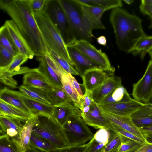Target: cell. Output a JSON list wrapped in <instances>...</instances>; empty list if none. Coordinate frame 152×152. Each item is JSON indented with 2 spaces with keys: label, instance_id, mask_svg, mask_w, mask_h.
Returning a JSON list of instances; mask_svg holds the SVG:
<instances>
[{
  "label": "cell",
  "instance_id": "1",
  "mask_svg": "<svg viewBox=\"0 0 152 152\" xmlns=\"http://www.w3.org/2000/svg\"><path fill=\"white\" fill-rule=\"evenodd\" d=\"M10 16L37 57L50 51L38 26L30 0H13L3 10Z\"/></svg>",
  "mask_w": 152,
  "mask_h": 152
},
{
  "label": "cell",
  "instance_id": "2",
  "mask_svg": "<svg viewBox=\"0 0 152 152\" xmlns=\"http://www.w3.org/2000/svg\"><path fill=\"white\" fill-rule=\"evenodd\" d=\"M109 20L118 48L126 53H130L139 40L145 34L142 26V20L121 7L112 9Z\"/></svg>",
  "mask_w": 152,
  "mask_h": 152
},
{
  "label": "cell",
  "instance_id": "3",
  "mask_svg": "<svg viewBox=\"0 0 152 152\" xmlns=\"http://www.w3.org/2000/svg\"><path fill=\"white\" fill-rule=\"evenodd\" d=\"M34 13L38 26L50 50L54 51L72 65L67 45L60 31L48 15L44 10Z\"/></svg>",
  "mask_w": 152,
  "mask_h": 152
},
{
  "label": "cell",
  "instance_id": "4",
  "mask_svg": "<svg viewBox=\"0 0 152 152\" xmlns=\"http://www.w3.org/2000/svg\"><path fill=\"white\" fill-rule=\"evenodd\" d=\"M32 132L45 139L57 148L68 146L64 128L51 116H38Z\"/></svg>",
  "mask_w": 152,
  "mask_h": 152
},
{
  "label": "cell",
  "instance_id": "5",
  "mask_svg": "<svg viewBox=\"0 0 152 152\" xmlns=\"http://www.w3.org/2000/svg\"><path fill=\"white\" fill-rule=\"evenodd\" d=\"M62 126L68 146L83 145L91 140L94 135L83 119L81 114L71 116Z\"/></svg>",
  "mask_w": 152,
  "mask_h": 152
},
{
  "label": "cell",
  "instance_id": "6",
  "mask_svg": "<svg viewBox=\"0 0 152 152\" xmlns=\"http://www.w3.org/2000/svg\"><path fill=\"white\" fill-rule=\"evenodd\" d=\"M44 10L60 31L66 45L77 40L58 0H48Z\"/></svg>",
  "mask_w": 152,
  "mask_h": 152
},
{
  "label": "cell",
  "instance_id": "7",
  "mask_svg": "<svg viewBox=\"0 0 152 152\" xmlns=\"http://www.w3.org/2000/svg\"><path fill=\"white\" fill-rule=\"evenodd\" d=\"M58 0L77 40L92 41L94 36L90 35L85 28L80 4L75 0Z\"/></svg>",
  "mask_w": 152,
  "mask_h": 152
},
{
  "label": "cell",
  "instance_id": "8",
  "mask_svg": "<svg viewBox=\"0 0 152 152\" xmlns=\"http://www.w3.org/2000/svg\"><path fill=\"white\" fill-rule=\"evenodd\" d=\"M67 45L75 48L103 69L108 70L113 69L107 55L97 49L90 42L84 39L78 40L71 45Z\"/></svg>",
  "mask_w": 152,
  "mask_h": 152
},
{
  "label": "cell",
  "instance_id": "9",
  "mask_svg": "<svg viewBox=\"0 0 152 152\" xmlns=\"http://www.w3.org/2000/svg\"><path fill=\"white\" fill-rule=\"evenodd\" d=\"M78 3L80 5L84 26L90 35L93 36L92 31L94 29H106L102 18L104 13L109 9Z\"/></svg>",
  "mask_w": 152,
  "mask_h": 152
},
{
  "label": "cell",
  "instance_id": "10",
  "mask_svg": "<svg viewBox=\"0 0 152 152\" xmlns=\"http://www.w3.org/2000/svg\"><path fill=\"white\" fill-rule=\"evenodd\" d=\"M132 94L137 101L150 103L152 97V60L149 61L142 77L133 85Z\"/></svg>",
  "mask_w": 152,
  "mask_h": 152
},
{
  "label": "cell",
  "instance_id": "11",
  "mask_svg": "<svg viewBox=\"0 0 152 152\" xmlns=\"http://www.w3.org/2000/svg\"><path fill=\"white\" fill-rule=\"evenodd\" d=\"M2 26L18 52L26 56L29 59H32L34 54L13 21L7 20Z\"/></svg>",
  "mask_w": 152,
  "mask_h": 152
},
{
  "label": "cell",
  "instance_id": "12",
  "mask_svg": "<svg viewBox=\"0 0 152 152\" xmlns=\"http://www.w3.org/2000/svg\"><path fill=\"white\" fill-rule=\"evenodd\" d=\"M114 71V69L108 70L100 68L89 69L81 77L83 82L82 86L85 90L92 92L113 75Z\"/></svg>",
  "mask_w": 152,
  "mask_h": 152
},
{
  "label": "cell",
  "instance_id": "13",
  "mask_svg": "<svg viewBox=\"0 0 152 152\" xmlns=\"http://www.w3.org/2000/svg\"><path fill=\"white\" fill-rule=\"evenodd\" d=\"M81 116L87 125L96 129L112 130V124L102 115L94 101L90 106L89 111L86 113L81 112Z\"/></svg>",
  "mask_w": 152,
  "mask_h": 152
},
{
  "label": "cell",
  "instance_id": "14",
  "mask_svg": "<svg viewBox=\"0 0 152 152\" xmlns=\"http://www.w3.org/2000/svg\"><path fill=\"white\" fill-rule=\"evenodd\" d=\"M37 115H32L24 124L18 138L12 139L14 142L19 152H42L31 146L30 141L33 127Z\"/></svg>",
  "mask_w": 152,
  "mask_h": 152
},
{
  "label": "cell",
  "instance_id": "15",
  "mask_svg": "<svg viewBox=\"0 0 152 152\" xmlns=\"http://www.w3.org/2000/svg\"><path fill=\"white\" fill-rule=\"evenodd\" d=\"M97 104L102 109L112 114L120 116H130L144 106L145 103L132 99L124 102Z\"/></svg>",
  "mask_w": 152,
  "mask_h": 152
},
{
  "label": "cell",
  "instance_id": "16",
  "mask_svg": "<svg viewBox=\"0 0 152 152\" xmlns=\"http://www.w3.org/2000/svg\"><path fill=\"white\" fill-rule=\"evenodd\" d=\"M67 47L72 65L81 77L89 69L93 68L103 69L75 48L69 45H67Z\"/></svg>",
  "mask_w": 152,
  "mask_h": 152
},
{
  "label": "cell",
  "instance_id": "17",
  "mask_svg": "<svg viewBox=\"0 0 152 152\" xmlns=\"http://www.w3.org/2000/svg\"><path fill=\"white\" fill-rule=\"evenodd\" d=\"M14 93L28 108L32 115L38 116H51L53 106L28 96L21 92L12 90Z\"/></svg>",
  "mask_w": 152,
  "mask_h": 152
},
{
  "label": "cell",
  "instance_id": "18",
  "mask_svg": "<svg viewBox=\"0 0 152 152\" xmlns=\"http://www.w3.org/2000/svg\"><path fill=\"white\" fill-rule=\"evenodd\" d=\"M98 107L102 115L111 123L146 141L140 129L133 122L130 116H122L114 115Z\"/></svg>",
  "mask_w": 152,
  "mask_h": 152
},
{
  "label": "cell",
  "instance_id": "19",
  "mask_svg": "<svg viewBox=\"0 0 152 152\" xmlns=\"http://www.w3.org/2000/svg\"><path fill=\"white\" fill-rule=\"evenodd\" d=\"M121 85V78L112 75L92 92L93 100L96 104H100L107 95Z\"/></svg>",
  "mask_w": 152,
  "mask_h": 152
},
{
  "label": "cell",
  "instance_id": "20",
  "mask_svg": "<svg viewBox=\"0 0 152 152\" xmlns=\"http://www.w3.org/2000/svg\"><path fill=\"white\" fill-rule=\"evenodd\" d=\"M37 58L39 66L34 68L35 71L42 75L54 88L62 89L61 78L48 64L44 56Z\"/></svg>",
  "mask_w": 152,
  "mask_h": 152
},
{
  "label": "cell",
  "instance_id": "21",
  "mask_svg": "<svg viewBox=\"0 0 152 152\" xmlns=\"http://www.w3.org/2000/svg\"><path fill=\"white\" fill-rule=\"evenodd\" d=\"M21 122L14 119L0 116V135L6 134L12 139H17L23 126Z\"/></svg>",
  "mask_w": 152,
  "mask_h": 152
},
{
  "label": "cell",
  "instance_id": "22",
  "mask_svg": "<svg viewBox=\"0 0 152 152\" xmlns=\"http://www.w3.org/2000/svg\"><path fill=\"white\" fill-rule=\"evenodd\" d=\"M23 85L46 91L54 88L42 75L35 71L34 68H30L29 72L25 74Z\"/></svg>",
  "mask_w": 152,
  "mask_h": 152
},
{
  "label": "cell",
  "instance_id": "23",
  "mask_svg": "<svg viewBox=\"0 0 152 152\" xmlns=\"http://www.w3.org/2000/svg\"><path fill=\"white\" fill-rule=\"evenodd\" d=\"M52 106L53 110L51 116L62 126L71 116L81 113V110L72 103Z\"/></svg>",
  "mask_w": 152,
  "mask_h": 152
},
{
  "label": "cell",
  "instance_id": "24",
  "mask_svg": "<svg viewBox=\"0 0 152 152\" xmlns=\"http://www.w3.org/2000/svg\"><path fill=\"white\" fill-rule=\"evenodd\" d=\"M31 115L0 99V116L14 119L25 123Z\"/></svg>",
  "mask_w": 152,
  "mask_h": 152
},
{
  "label": "cell",
  "instance_id": "25",
  "mask_svg": "<svg viewBox=\"0 0 152 152\" xmlns=\"http://www.w3.org/2000/svg\"><path fill=\"white\" fill-rule=\"evenodd\" d=\"M130 116L133 122L139 128L152 126V109L145 104Z\"/></svg>",
  "mask_w": 152,
  "mask_h": 152
},
{
  "label": "cell",
  "instance_id": "26",
  "mask_svg": "<svg viewBox=\"0 0 152 152\" xmlns=\"http://www.w3.org/2000/svg\"><path fill=\"white\" fill-rule=\"evenodd\" d=\"M61 79L62 85V89L72 100L74 106L82 111L84 99L79 95L75 90L69 75L66 73L62 75Z\"/></svg>",
  "mask_w": 152,
  "mask_h": 152
},
{
  "label": "cell",
  "instance_id": "27",
  "mask_svg": "<svg viewBox=\"0 0 152 152\" xmlns=\"http://www.w3.org/2000/svg\"><path fill=\"white\" fill-rule=\"evenodd\" d=\"M152 50V35L145 34L139 40L129 53L134 56H139L142 60Z\"/></svg>",
  "mask_w": 152,
  "mask_h": 152
},
{
  "label": "cell",
  "instance_id": "28",
  "mask_svg": "<svg viewBox=\"0 0 152 152\" xmlns=\"http://www.w3.org/2000/svg\"><path fill=\"white\" fill-rule=\"evenodd\" d=\"M132 99L126 89L122 85L107 95L99 104L124 102Z\"/></svg>",
  "mask_w": 152,
  "mask_h": 152
},
{
  "label": "cell",
  "instance_id": "29",
  "mask_svg": "<svg viewBox=\"0 0 152 152\" xmlns=\"http://www.w3.org/2000/svg\"><path fill=\"white\" fill-rule=\"evenodd\" d=\"M0 99L31 114L28 108L14 93L12 90L7 88L0 90Z\"/></svg>",
  "mask_w": 152,
  "mask_h": 152
},
{
  "label": "cell",
  "instance_id": "30",
  "mask_svg": "<svg viewBox=\"0 0 152 152\" xmlns=\"http://www.w3.org/2000/svg\"><path fill=\"white\" fill-rule=\"evenodd\" d=\"M47 94L52 106L73 103L72 100L62 89L54 88L47 91Z\"/></svg>",
  "mask_w": 152,
  "mask_h": 152
},
{
  "label": "cell",
  "instance_id": "31",
  "mask_svg": "<svg viewBox=\"0 0 152 152\" xmlns=\"http://www.w3.org/2000/svg\"><path fill=\"white\" fill-rule=\"evenodd\" d=\"M18 89L21 92L26 95L51 105V102L47 95V91L38 88L23 85L20 86Z\"/></svg>",
  "mask_w": 152,
  "mask_h": 152
},
{
  "label": "cell",
  "instance_id": "32",
  "mask_svg": "<svg viewBox=\"0 0 152 152\" xmlns=\"http://www.w3.org/2000/svg\"><path fill=\"white\" fill-rule=\"evenodd\" d=\"M30 145L32 147L43 152H48L57 148L47 140L32 132Z\"/></svg>",
  "mask_w": 152,
  "mask_h": 152
},
{
  "label": "cell",
  "instance_id": "33",
  "mask_svg": "<svg viewBox=\"0 0 152 152\" xmlns=\"http://www.w3.org/2000/svg\"><path fill=\"white\" fill-rule=\"evenodd\" d=\"M79 3L102 8H108L110 10L121 7L123 4L121 0H76Z\"/></svg>",
  "mask_w": 152,
  "mask_h": 152
},
{
  "label": "cell",
  "instance_id": "34",
  "mask_svg": "<svg viewBox=\"0 0 152 152\" xmlns=\"http://www.w3.org/2000/svg\"><path fill=\"white\" fill-rule=\"evenodd\" d=\"M47 54L67 73L80 75L78 72L68 61L54 51L51 50Z\"/></svg>",
  "mask_w": 152,
  "mask_h": 152
},
{
  "label": "cell",
  "instance_id": "35",
  "mask_svg": "<svg viewBox=\"0 0 152 152\" xmlns=\"http://www.w3.org/2000/svg\"><path fill=\"white\" fill-rule=\"evenodd\" d=\"M28 59L26 56L19 53L14 56L12 61L8 66L0 68V71L9 72L13 76L17 74V72L20 69V66Z\"/></svg>",
  "mask_w": 152,
  "mask_h": 152
},
{
  "label": "cell",
  "instance_id": "36",
  "mask_svg": "<svg viewBox=\"0 0 152 152\" xmlns=\"http://www.w3.org/2000/svg\"><path fill=\"white\" fill-rule=\"evenodd\" d=\"M119 135L121 139V143L116 152H134L142 144Z\"/></svg>",
  "mask_w": 152,
  "mask_h": 152
},
{
  "label": "cell",
  "instance_id": "37",
  "mask_svg": "<svg viewBox=\"0 0 152 152\" xmlns=\"http://www.w3.org/2000/svg\"><path fill=\"white\" fill-rule=\"evenodd\" d=\"M109 131L110 133L109 140L102 152H116L121 143L119 135L113 131Z\"/></svg>",
  "mask_w": 152,
  "mask_h": 152
},
{
  "label": "cell",
  "instance_id": "38",
  "mask_svg": "<svg viewBox=\"0 0 152 152\" xmlns=\"http://www.w3.org/2000/svg\"><path fill=\"white\" fill-rule=\"evenodd\" d=\"M0 152H19L14 141L6 134L0 135Z\"/></svg>",
  "mask_w": 152,
  "mask_h": 152
},
{
  "label": "cell",
  "instance_id": "39",
  "mask_svg": "<svg viewBox=\"0 0 152 152\" xmlns=\"http://www.w3.org/2000/svg\"><path fill=\"white\" fill-rule=\"evenodd\" d=\"M0 45L14 56L19 53L6 34L3 26L0 28Z\"/></svg>",
  "mask_w": 152,
  "mask_h": 152
},
{
  "label": "cell",
  "instance_id": "40",
  "mask_svg": "<svg viewBox=\"0 0 152 152\" xmlns=\"http://www.w3.org/2000/svg\"><path fill=\"white\" fill-rule=\"evenodd\" d=\"M88 143L86 152H102L107 145L102 140L94 136Z\"/></svg>",
  "mask_w": 152,
  "mask_h": 152
},
{
  "label": "cell",
  "instance_id": "41",
  "mask_svg": "<svg viewBox=\"0 0 152 152\" xmlns=\"http://www.w3.org/2000/svg\"><path fill=\"white\" fill-rule=\"evenodd\" d=\"M15 56L0 45V68L8 66L12 61Z\"/></svg>",
  "mask_w": 152,
  "mask_h": 152
},
{
  "label": "cell",
  "instance_id": "42",
  "mask_svg": "<svg viewBox=\"0 0 152 152\" xmlns=\"http://www.w3.org/2000/svg\"><path fill=\"white\" fill-rule=\"evenodd\" d=\"M112 124L113 126L112 131L117 133L119 135L134 140L140 144H142L146 141L132 133L121 128L113 123Z\"/></svg>",
  "mask_w": 152,
  "mask_h": 152
},
{
  "label": "cell",
  "instance_id": "43",
  "mask_svg": "<svg viewBox=\"0 0 152 152\" xmlns=\"http://www.w3.org/2000/svg\"><path fill=\"white\" fill-rule=\"evenodd\" d=\"M13 75L9 72L0 71V81L11 88H16L17 87V83L13 78Z\"/></svg>",
  "mask_w": 152,
  "mask_h": 152
},
{
  "label": "cell",
  "instance_id": "44",
  "mask_svg": "<svg viewBox=\"0 0 152 152\" xmlns=\"http://www.w3.org/2000/svg\"><path fill=\"white\" fill-rule=\"evenodd\" d=\"M88 142L83 145L79 146H68L57 148L48 152H86L87 149L89 145Z\"/></svg>",
  "mask_w": 152,
  "mask_h": 152
},
{
  "label": "cell",
  "instance_id": "45",
  "mask_svg": "<svg viewBox=\"0 0 152 152\" xmlns=\"http://www.w3.org/2000/svg\"><path fill=\"white\" fill-rule=\"evenodd\" d=\"M43 56L48 64L55 71L60 78L63 75L66 73H67L56 62L53 61L48 54H45Z\"/></svg>",
  "mask_w": 152,
  "mask_h": 152
},
{
  "label": "cell",
  "instance_id": "46",
  "mask_svg": "<svg viewBox=\"0 0 152 152\" xmlns=\"http://www.w3.org/2000/svg\"><path fill=\"white\" fill-rule=\"evenodd\" d=\"M48 0H30L31 8L35 12L44 10Z\"/></svg>",
  "mask_w": 152,
  "mask_h": 152
},
{
  "label": "cell",
  "instance_id": "47",
  "mask_svg": "<svg viewBox=\"0 0 152 152\" xmlns=\"http://www.w3.org/2000/svg\"><path fill=\"white\" fill-rule=\"evenodd\" d=\"M140 11L142 14L148 15L150 18L149 28H152V6H148L140 4L139 6Z\"/></svg>",
  "mask_w": 152,
  "mask_h": 152
},
{
  "label": "cell",
  "instance_id": "48",
  "mask_svg": "<svg viewBox=\"0 0 152 152\" xmlns=\"http://www.w3.org/2000/svg\"><path fill=\"white\" fill-rule=\"evenodd\" d=\"M92 92L85 90V92L84 95V98L83 102V109L85 107L90 106L94 101L92 98Z\"/></svg>",
  "mask_w": 152,
  "mask_h": 152
},
{
  "label": "cell",
  "instance_id": "49",
  "mask_svg": "<svg viewBox=\"0 0 152 152\" xmlns=\"http://www.w3.org/2000/svg\"><path fill=\"white\" fill-rule=\"evenodd\" d=\"M71 77L74 87L79 95L84 99V95L82 92L80 84L75 78L70 74H68Z\"/></svg>",
  "mask_w": 152,
  "mask_h": 152
},
{
  "label": "cell",
  "instance_id": "50",
  "mask_svg": "<svg viewBox=\"0 0 152 152\" xmlns=\"http://www.w3.org/2000/svg\"><path fill=\"white\" fill-rule=\"evenodd\" d=\"M134 152H152V144L146 141Z\"/></svg>",
  "mask_w": 152,
  "mask_h": 152
},
{
  "label": "cell",
  "instance_id": "51",
  "mask_svg": "<svg viewBox=\"0 0 152 152\" xmlns=\"http://www.w3.org/2000/svg\"><path fill=\"white\" fill-rule=\"evenodd\" d=\"M146 141L152 144V132H141Z\"/></svg>",
  "mask_w": 152,
  "mask_h": 152
},
{
  "label": "cell",
  "instance_id": "52",
  "mask_svg": "<svg viewBox=\"0 0 152 152\" xmlns=\"http://www.w3.org/2000/svg\"><path fill=\"white\" fill-rule=\"evenodd\" d=\"M97 41L99 44L103 46H105L107 43L106 38L104 36H101L98 37Z\"/></svg>",
  "mask_w": 152,
  "mask_h": 152
},
{
  "label": "cell",
  "instance_id": "53",
  "mask_svg": "<svg viewBox=\"0 0 152 152\" xmlns=\"http://www.w3.org/2000/svg\"><path fill=\"white\" fill-rule=\"evenodd\" d=\"M13 0H0V7L2 10L11 3Z\"/></svg>",
  "mask_w": 152,
  "mask_h": 152
},
{
  "label": "cell",
  "instance_id": "54",
  "mask_svg": "<svg viewBox=\"0 0 152 152\" xmlns=\"http://www.w3.org/2000/svg\"><path fill=\"white\" fill-rule=\"evenodd\" d=\"M139 128L141 132H152V126L143 127Z\"/></svg>",
  "mask_w": 152,
  "mask_h": 152
},
{
  "label": "cell",
  "instance_id": "55",
  "mask_svg": "<svg viewBox=\"0 0 152 152\" xmlns=\"http://www.w3.org/2000/svg\"><path fill=\"white\" fill-rule=\"evenodd\" d=\"M141 4L148 6H152V0H142Z\"/></svg>",
  "mask_w": 152,
  "mask_h": 152
},
{
  "label": "cell",
  "instance_id": "56",
  "mask_svg": "<svg viewBox=\"0 0 152 152\" xmlns=\"http://www.w3.org/2000/svg\"><path fill=\"white\" fill-rule=\"evenodd\" d=\"M123 1L129 5L131 4L134 1L133 0H124Z\"/></svg>",
  "mask_w": 152,
  "mask_h": 152
},
{
  "label": "cell",
  "instance_id": "57",
  "mask_svg": "<svg viewBox=\"0 0 152 152\" xmlns=\"http://www.w3.org/2000/svg\"><path fill=\"white\" fill-rule=\"evenodd\" d=\"M145 104L151 108V109H152V104L151 103H145Z\"/></svg>",
  "mask_w": 152,
  "mask_h": 152
},
{
  "label": "cell",
  "instance_id": "58",
  "mask_svg": "<svg viewBox=\"0 0 152 152\" xmlns=\"http://www.w3.org/2000/svg\"><path fill=\"white\" fill-rule=\"evenodd\" d=\"M149 56L151 57V59L152 60V50H151L148 53Z\"/></svg>",
  "mask_w": 152,
  "mask_h": 152
},
{
  "label": "cell",
  "instance_id": "59",
  "mask_svg": "<svg viewBox=\"0 0 152 152\" xmlns=\"http://www.w3.org/2000/svg\"><path fill=\"white\" fill-rule=\"evenodd\" d=\"M151 102H150V103H152V97H151Z\"/></svg>",
  "mask_w": 152,
  "mask_h": 152
}]
</instances>
